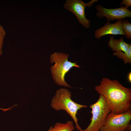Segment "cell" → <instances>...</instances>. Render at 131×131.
<instances>
[{"label":"cell","instance_id":"cell-15","mask_svg":"<svg viewBox=\"0 0 131 131\" xmlns=\"http://www.w3.org/2000/svg\"><path fill=\"white\" fill-rule=\"evenodd\" d=\"M98 1V0H92L87 3H86V6L88 8L90 7L94 3L97 2Z\"/></svg>","mask_w":131,"mask_h":131},{"label":"cell","instance_id":"cell-4","mask_svg":"<svg viewBox=\"0 0 131 131\" xmlns=\"http://www.w3.org/2000/svg\"><path fill=\"white\" fill-rule=\"evenodd\" d=\"M90 107L92 110L91 122L87 127L82 131H99L104 125L107 115L111 112V109L101 94H99L97 101L90 105Z\"/></svg>","mask_w":131,"mask_h":131},{"label":"cell","instance_id":"cell-2","mask_svg":"<svg viewBox=\"0 0 131 131\" xmlns=\"http://www.w3.org/2000/svg\"><path fill=\"white\" fill-rule=\"evenodd\" d=\"M71 92L67 89L61 88L56 92L55 95L51 101V107L56 111L61 110L66 111L72 117L77 130L82 131L78 123L76 114L78 110L83 108H87L88 106L77 103L71 98Z\"/></svg>","mask_w":131,"mask_h":131},{"label":"cell","instance_id":"cell-8","mask_svg":"<svg viewBox=\"0 0 131 131\" xmlns=\"http://www.w3.org/2000/svg\"><path fill=\"white\" fill-rule=\"evenodd\" d=\"M123 20H117L114 23L106 22L104 25L95 30L94 36L98 39L101 37L108 35H124L122 26Z\"/></svg>","mask_w":131,"mask_h":131},{"label":"cell","instance_id":"cell-17","mask_svg":"<svg viewBox=\"0 0 131 131\" xmlns=\"http://www.w3.org/2000/svg\"><path fill=\"white\" fill-rule=\"evenodd\" d=\"M131 131V130H126L125 131Z\"/></svg>","mask_w":131,"mask_h":131},{"label":"cell","instance_id":"cell-1","mask_svg":"<svg viewBox=\"0 0 131 131\" xmlns=\"http://www.w3.org/2000/svg\"><path fill=\"white\" fill-rule=\"evenodd\" d=\"M95 89L104 96L111 112L119 114L131 109V89L117 80L103 78Z\"/></svg>","mask_w":131,"mask_h":131},{"label":"cell","instance_id":"cell-9","mask_svg":"<svg viewBox=\"0 0 131 131\" xmlns=\"http://www.w3.org/2000/svg\"><path fill=\"white\" fill-rule=\"evenodd\" d=\"M108 45L113 52L122 51L125 52L131 44L125 42L123 37L117 39H114V36H111L108 40Z\"/></svg>","mask_w":131,"mask_h":131},{"label":"cell","instance_id":"cell-3","mask_svg":"<svg viewBox=\"0 0 131 131\" xmlns=\"http://www.w3.org/2000/svg\"><path fill=\"white\" fill-rule=\"evenodd\" d=\"M68 55L63 53L55 52L50 56V62L55 64L50 68L52 76L57 85L66 87H72L65 81L66 74L73 67L79 68L76 62L68 61Z\"/></svg>","mask_w":131,"mask_h":131},{"label":"cell","instance_id":"cell-14","mask_svg":"<svg viewBox=\"0 0 131 131\" xmlns=\"http://www.w3.org/2000/svg\"><path fill=\"white\" fill-rule=\"evenodd\" d=\"M123 5H125L124 7L126 8H128L131 7V0H123L120 3L121 6L123 7Z\"/></svg>","mask_w":131,"mask_h":131},{"label":"cell","instance_id":"cell-12","mask_svg":"<svg viewBox=\"0 0 131 131\" xmlns=\"http://www.w3.org/2000/svg\"><path fill=\"white\" fill-rule=\"evenodd\" d=\"M122 26L125 37L131 38V24L128 19L122 20Z\"/></svg>","mask_w":131,"mask_h":131},{"label":"cell","instance_id":"cell-11","mask_svg":"<svg viewBox=\"0 0 131 131\" xmlns=\"http://www.w3.org/2000/svg\"><path fill=\"white\" fill-rule=\"evenodd\" d=\"M114 55L116 56L121 59H123L125 64L127 63H131V45L127 51L123 52L122 51L115 52L113 53Z\"/></svg>","mask_w":131,"mask_h":131},{"label":"cell","instance_id":"cell-10","mask_svg":"<svg viewBox=\"0 0 131 131\" xmlns=\"http://www.w3.org/2000/svg\"><path fill=\"white\" fill-rule=\"evenodd\" d=\"M75 129L73 121H68L65 123L57 122L53 126H50L47 131H73Z\"/></svg>","mask_w":131,"mask_h":131},{"label":"cell","instance_id":"cell-16","mask_svg":"<svg viewBox=\"0 0 131 131\" xmlns=\"http://www.w3.org/2000/svg\"><path fill=\"white\" fill-rule=\"evenodd\" d=\"M128 79L129 81L130 82H131V72H130L128 75Z\"/></svg>","mask_w":131,"mask_h":131},{"label":"cell","instance_id":"cell-13","mask_svg":"<svg viewBox=\"0 0 131 131\" xmlns=\"http://www.w3.org/2000/svg\"><path fill=\"white\" fill-rule=\"evenodd\" d=\"M6 34L5 30L0 24V55L2 54V49L3 42V39Z\"/></svg>","mask_w":131,"mask_h":131},{"label":"cell","instance_id":"cell-5","mask_svg":"<svg viewBox=\"0 0 131 131\" xmlns=\"http://www.w3.org/2000/svg\"><path fill=\"white\" fill-rule=\"evenodd\" d=\"M131 110L119 114L111 112L107 115L105 124L99 131H124L131 130Z\"/></svg>","mask_w":131,"mask_h":131},{"label":"cell","instance_id":"cell-6","mask_svg":"<svg viewBox=\"0 0 131 131\" xmlns=\"http://www.w3.org/2000/svg\"><path fill=\"white\" fill-rule=\"evenodd\" d=\"M95 7L98 10L97 16L100 19L106 17L108 22L131 17V11L124 6L115 8H107L101 5H97Z\"/></svg>","mask_w":131,"mask_h":131},{"label":"cell","instance_id":"cell-7","mask_svg":"<svg viewBox=\"0 0 131 131\" xmlns=\"http://www.w3.org/2000/svg\"><path fill=\"white\" fill-rule=\"evenodd\" d=\"M86 7V3L82 0H67L63 7L74 14L79 23L83 27L88 29L90 26V21L85 16Z\"/></svg>","mask_w":131,"mask_h":131}]
</instances>
